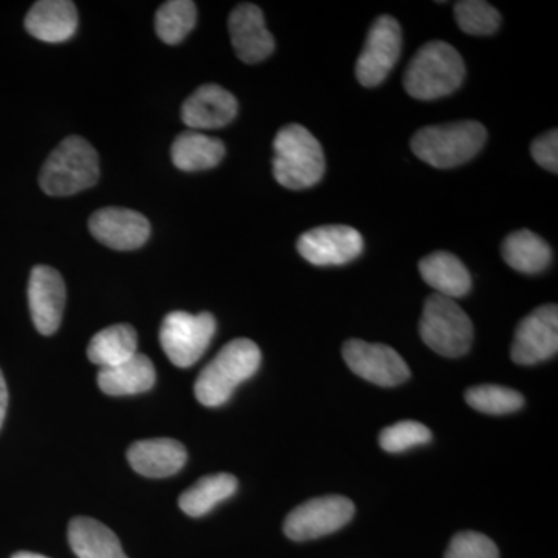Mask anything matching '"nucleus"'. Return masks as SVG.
<instances>
[{"label":"nucleus","instance_id":"obj_1","mask_svg":"<svg viewBox=\"0 0 558 558\" xmlns=\"http://www.w3.org/2000/svg\"><path fill=\"white\" fill-rule=\"evenodd\" d=\"M260 366V351L255 341L236 339L220 349L202 369L194 385V395L205 407L229 402L234 389L255 376Z\"/></svg>","mask_w":558,"mask_h":558},{"label":"nucleus","instance_id":"obj_2","mask_svg":"<svg viewBox=\"0 0 558 558\" xmlns=\"http://www.w3.org/2000/svg\"><path fill=\"white\" fill-rule=\"evenodd\" d=\"M464 76L465 64L459 51L444 40H432L410 61L403 86L416 100H436L459 89Z\"/></svg>","mask_w":558,"mask_h":558},{"label":"nucleus","instance_id":"obj_3","mask_svg":"<svg viewBox=\"0 0 558 558\" xmlns=\"http://www.w3.org/2000/svg\"><path fill=\"white\" fill-rule=\"evenodd\" d=\"M100 159L87 140L72 135L50 154L39 175L44 193L53 197L72 196L97 185Z\"/></svg>","mask_w":558,"mask_h":558},{"label":"nucleus","instance_id":"obj_4","mask_svg":"<svg viewBox=\"0 0 558 558\" xmlns=\"http://www.w3.org/2000/svg\"><path fill=\"white\" fill-rule=\"evenodd\" d=\"M274 149V175L284 189H311L325 174L326 161L322 145L300 124H288L279 130Z\"/></svg>","mask_w":558,"mask_h":558},{"label":"nucleus","instance_id":"obj_5","mask_svg":"<svg viewBox=\"0 0 558 558\" xmlns=\"http://www.w3.org/2000/svg\"><path fill=\"white\" fill-rule=\"evenodd\" d=\"M486 140V128L478 121H457L422 128L411 138V149L425 163L449 170L473 159Z\"/></svg>","mask_w":558,"mask_h":558},{"label":"nucleus","instance_id":"obj_6","mask_svg":"<svg viewBox=\"0 0 558 558\" xmlns=\"http://www.w3.org/2000/svg\"><path fill=\"white\" fill-rule=\"evenodd\" d=\"M418 332L424 343L444 357H461L472 347L473 325L469 315L454 300L439 293L425 301Z\"/></svg>","mask_w":558,"mask_h":558},{"label":"nucleus","instance_id":"obj_7","mask_svg":"<svg viewBox=\"0 0 558 558\" xmlns=\"http://www.w3.org/2000/svg\"><path fill=\"white\" fill-rule=\"evenodd\" d=\"M215 333L216 319L208 312L175 311L161 323L160 343L172 365L190 368L205 354Z\"/></svg>","mask_w":558,"mask_h":558},{"label":"nucleus","instance_id":"obj_8","mask_svg":"<svg viewBox=\"0 0 558 558\" xmlns=\"http://www.w3.org/2000/svg\"><path fill=\"white\" fill-rule=\"evenodd\" d=\"M355 513L354 502L340 495L314 498L293 509L284 521V534L293 542H307L347 526Z\"/></svg>","mask_w":558,"mask_h":558},{"label":"nucleus","instance_id":"obj_9","mask_svg":"<svg viewBox=\"0 0 558 558\" xmlns=\"http://www.w3.org/2000/svg\"><path fill=\"white\" fill-rule=\"evenodd\" d=\"M402 51V31L391 16H380L371 27L365 49L355 64L359 83L365 87L379 86L399 61Z\"/></svg>","mask_w":558,"mask_h":558},{"label":"nucleus","instance_id":"obj_10","mask_svg":"<svg viewBox=\"0 0 558 558\" xmlns=\"http://www.w3.org/2000/svg\"><path fill=\"white\" fill-rule=\"evenodd\" d=\"M343 359L352 373L379 387H398L410 379L405 360L387 344L348 340L343 344Z\"/></svg>","mask_w":558,"mask_h":558},{"label":"nucleus","instance_id":"obj_11","mask_svg":"<svg viewBox=\"0 0 558 558\" xmlns=\"http://www.w3.org/2000/svg\"><path fill=\"white\" fill-rule=\"evenodd\" d=\"M558 351V307L545 304L521 319L515 330L510 359L521 366L537 365Z\"/></svg>","mask_w":558,"mask_h":558},{"label":"nucleus","instance_id":"obj_12","mask_svg":"<svg viewBox=\"0 0 558 558\" xmlns=\"http://www.w3.org/2000/svg\"><path fill=\"white\" fill-rule=\"evenodd\" d=\"M365 242L357 230L348 226L317 227L301 234L300 255L314 266H343L362 255Z\"/></svg>","mask_w":558,"mask_h":558},{"label":"nucleus","instance_id":"obj_13","mask_svg":"<svg viewBox=\"0 0 558 558\" xmlns=\"http://www.w3.org/2000/svg\"><path fill=\"white\" fill-rule=\"evenodd\" d=\"M64 279L60 271L49 266H36L28 282V304L35 328L43 336H51L60 329L64 314Z\"/></svg>","mask_w":558,"mask_h":558},{"label":"nucleus","instance_id":"obj_14","mask_svg":"<svg viewBox=\"0 0 558 558\" xmlns=\"http://www.w3.org/2000/svg\"><path fill=\"white\" fill-rule=\"evenodd\" d=\"M95 240L113 250H135L145 245L150 234L148 219L130 208L98 209L89 219Z\"/></svg>","mask_w":558,"mask_h":558},{"label":"nucleus","instance_id":"obj_15","mask_svg":"<svg viewBox=\"0 0 558 558\" xmlns=\"http://www.w3.org/2000/svg\"><path fill=\"white\" fill-rule=\"evenodd\" d=\"M229 31L234 51L241 61L256 64L275 50V39L267 31L263 11L253 3H241L231 11Z\"/></svg>","mask_w":558,"mask_h":558},{"label":"nucleus","instance_id":"obj_16","mask_svg":"<svg viewBox=\"0 0 558 558\" xmlns=\"http://www.w3.org/2000/svg\"><path fill=\"white\" fill-rule=\"evenodd\" d=\"M238 100L218 84H205L183 102L182 121L191 131L218 130L236 117Z\"/></svg>","mask_w":558,"mask_h":558},{"label":"nucleus","instance_id":"obj_17","mask_svg":"<svg viewBox=\"0 0 558 558\" xmlns=\"http://www.w3.org/2000/svg\"><path fill=\"white\" fill-rule=\"evenodd\" d=\"M185 447L174 439H146L132 444L128 450L132 469L148 478H168L185 465Z\"/></svg>","mask_w":558,"mask_h":558},{"label":"nucleus","instance_id":"obj_18","mask_svg":"<svg viewBox=\"0 0 558 558\" xmlns=\"http://www.w3.org/2000/svg\"><path fill=\"white\" fill-rule=\"evenodd\" d=\"M25 28L44 43H65L78 28V11L70 0H40L28 11Z\"/></svg>","mask_w":558,"mask_h":558},{"label":"nucleus","instance_id":"obj_19","mask_svg":"<svg viewBox=\"0 0 558 558\" xmlns=\"http://www.w3.org/2000/svg\"><path fill=\"white\" fill-rule=\"evenodd\" d=\"M418 271L429 288L447 299L468 295L472 278L462 260L449 252H435L418 263Z\"/></svg>","mask_w":558,"mask_h":558},{"label":"nucleus","instance_id":"obj_20","mask_svg":"<svg viewBox=\"0 0 558 558\" xmlns=\"http://www.w3.org/2000/svg\"><path fill=\"white\" fill-rule=\"evenodd\" d=\"M156 384V368L148 355L137 354L112 368L100 369L98 387L109 396H134Z\"/></svg>","mask_w":558,"mask_h":558},{"label":"nucleus","instance_id":"obj_21","mask_svg":"<svg viewBox=\"0 0 558 558\" xmlns=\"http://www.w3.org/2000/svg\"><path fill=\"white\" fill-rule=\"evenodd\" d=\"M69 543L78 558H128L119 537L100 521L87 517L70 521Z\"/></svg>","mask_w":558,"mask_h":558},{"label":"nucleus","instance_id":"obj_22","mask_svg":"<svg viewBox=\"0 0 558 558\" xmlns=\"http://www.w3.org/2000/svg\"><path fill=\"white\" fill-rule=\"evenodd\" d=\"M226 156L222 140L209 137L199 131L182 132L172 143V163L182 171H204L218 167Z\"/></svg>","mask_w":558,"mask_h":558},{"label":"nucleus","instance_id":"obj_23","mask_svg":"<svg viewBox=\"0 0 558 558\" xmlns=\"http://www.w3.org/2000/svg\"><path fill=\"white\" fill-rule=\"evenodd\" d=\"M501 253L502 258L513 270L527 275L545 270L553 259V250L548 242L531 230L510 233L502 242Z\"/></svg>","mask_w":558,"mask_h":558},{"label":"nucleus","instance_id":"obj_24","mask_svg":"<svg viewBox=\"0 0 558 558\" xmlns=\"http://www.w3.org/2000/svg\"><path fill=\"white\" fill-rule=\"evenodd\" d=\"M137 330L131 325H113L90 340L87 357L101 369L112 368L137 354Z\"/></svg>","mask_w":558,"mask_h":558},{"label":"nucleus","instance_id":"obj_25","mask_svg":"<svg viewBox=\"0 0 558 558\" xmlns=\"http://www.w3.org/2000/svg\"><path fill=\"white\" fill-rule=\"evenodd\" d=\"M236 490V476L230 473H216V475L204 476L189 490L183 492L179 498V506L186 515L197 519L215 509L219 502L233 497Z\"/></svg>","mask_w":558,"mask_h":558},{"label":"nucleus","instance_id":"obj_26","mask_svg":"<svg viewBox=\"0 0 558 558\" xmlns=\"http://www.w3.org/2000/svg\"><path fill=\"white\" fill-rule=\"evenodd\" d=\"M196 3L191 0H170L156 14V31L163 43L175 46L186 38L196 25Z\"/></svg>","mask_w":558,"mask_h":558},{"label":"nucleus","instance_id":"obj_27","mask_svg":"<svg viewBox=\"0 0 558 558\" xmlns=\"http://www.w3.org/2000/svg\"><path fill=\"white\" fill-rule=\"evenodd\" d=\"M465 402L473 410L484 414H510L524 405V398L515 389L499 387V385H480L465 391Z\"/></svg>","mask_w":558,"mask_h":558},{"label":"nucleus","instance_id":"obj_28","mask_svg":"<svg viewBox=\"0 0 558 558\" xmlns=\"http://www.w3.org/2000/svg\"><path fill=\"white\" fill-rule=\"evenodd\" d=\"M459 28L468 35H494L501 25V16L490 3L483 0H462L454 5Z\"/></svg>","mask_w":558,"mask_h":558},{"label":"nucleus","instance_id":"obj_29","mask_svg":"<svg viewBox=\"0 0 558 558\" xmlns=\"http://www.w3.org/2000/svg\"><path fill=\"white\" fill-rule=\"evenodd\" d=\"M432 440V432L416 421H402L380 433V447L388 453H402L411 447L424 446Z\"/></svg>","mask_w":558,"mask_h":558},{"label":"nucleus","instance_id":"obj_30","mask_svg":"<svg viewBox=\"0 0 558 558\" xmlns=\"http://www.w3.org/2000/svg\"><path fill=\"white\" fill-rule=\"evenodd\" d=\"M444 558H499V550L486 535L465 531L451 538Z\"/></svg>","mask_w":558,"mask_h":558},{"label":"nucleus","instance_id":"obj_31","mask_svg":"<svg viewBox=\"0 0 558 558\" xmlns=\"http://www.w3.org/2000/svg\"><path fill=\"white\" fill-rule=\"evenodd\" d=\"M531 154L539 167L554 174L558 172V132L553 130L535 140L531 146Z\"/></svg>","mask_w":558,"mask_h":558},{"label":"nucleus","instance_id":"obj_32","mask_svg":"<svg viewBox=\"0 0 558 558\" xmlns=\"http://www.w3.org/2000/svg\"><path fill=\"white\" fill-rule=\"evenodd\" d=\"M7 405H9V389H7L5 379H3L2 371H0V427H2L3 418H5Z\"/></svg>","mask_w":558,"mask_h":558},{"label":"nucleus","instance_id":"obj_33","mask_svg":"<svg viewBox=\"0 0 558 558\" xmlns=\"http://www.w3.org/2000/svg\"><path fill=\"white\" fill-rule=\"evenodd\" d=\"M11 558H49V557L40 556V554H35V553H17V554H14V556Z\"/></svg>","mask_w":558,"mask_h":558}]
</instances>
